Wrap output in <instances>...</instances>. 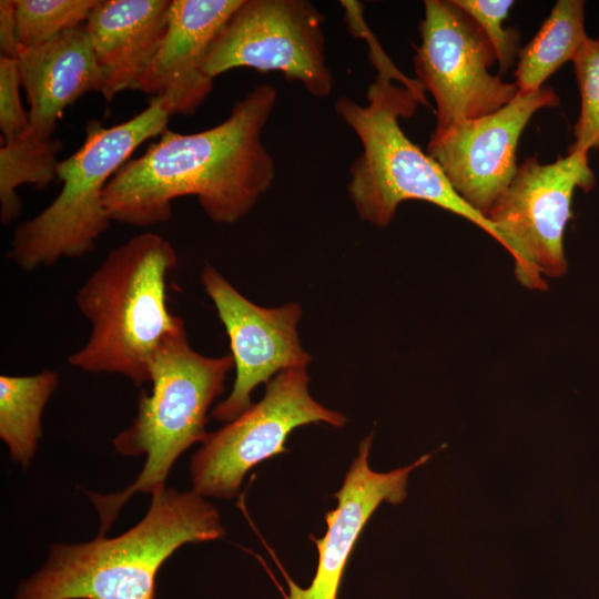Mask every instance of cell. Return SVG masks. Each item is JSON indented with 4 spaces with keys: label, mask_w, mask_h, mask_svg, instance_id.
I'll return each mask as SVG.
<instances>
[{
    "label": "cell",
    "mask_w": 599,
    "mask_h": 599,
    "mask_svg": "<svg viewBox=\"0 0 599 599\" xmlns=\"http://www.w3.org/2000/svg\"><path fill=\"white\" fill-rule=\"evenodd\" d=\"M61 149L58 140H41L31 129L27 135L0 148V221L10 224L21 212L22 202L16 190L22 184L43 189L57 176Z\"/></svg>",
    "instance_id": "19"
},
{
    "label": "cell",
    "mask_w": 599,
    "mask_h": 599,
    "mask_svg": "<svg viewBox=\"0 0 599 599\" xmlns=\"http://www.w3.org/2000/svg\"><path fill=\"white\" fill-rule=\"evenodd\" d=\"M595 175L586 153L568 152L541 164L528 158L487 214L497 240L512 256L518 281L529 290H546L545 277L567 271L564 232L571 217L576 187L589 192Z\"/></svg>",
    "instance_id": "7"
},
{
    "label": "cell",
    "mask_w": 599,
    "mask_h": 599,
    "mask_svg": "<svg viewBox=\"0 0 599 599\" xmlns=\"http://www.w3.org/2000/svg\"><path fill=\"white\" fill-rule=\"evenodd\" d=\"M169 0H99L85 21L102 75L101 94L111 101L139 90L166 31Z\"/></svg>",
    "instance_id": "16"
},
{
    "label": "cell",
    "mask_w": 599,
    "mask_h": 599,
    "mask_svg": "<svg viewBox=\"0 0 599 599\" xmlns=\"http://www.w3.org/2000/svg\"><path fill=\"white\" fill-rule=\"evenodd\" d=\"M324 17L305 0H243L222 27L205 55L210 78L234 68L280 71L314 97L333 88L326 62Z\"/></svg>",
    "instance_id": "9"
},
{
    "label": "cell",
    "mask_w": 599,
    "mask_h": 599,
    "mask_svg": "<svg viewBox=\"0 0 599 599\" xmlns=\"http://www.w3.org/2000/svg\"><path fill=\"white\" fill-rule=\"evenodd\" d=\"M581 106L573 128L575 143L568 152L588 154L599 146V38L589 37L572 59Z\"/></svg>",
    "instance_id": "21"
},
{
    "label": "cell",
    "mask_w": 599,
    "mask_h": 599,
    "mask_svg": "<svg viewBox=\"0 0 599 599\" xmlns=\"http://www.w3.org/2000/svg\"><path fill=\"white\" fill-rule=\"evenodd\" d=\"M372 438L359 443L358 455L335 494L337 506L325 515L324 537L313 539L318 564L311 585L301 588L285 575L290 588L285 599H337L347 560L364 526L383 501L399 504L406 498L410 471L430 457L425 455L407 467L377 473L368 465Z\"/></svg>",
    "instance_id": "13"
},
{
    "label": "cell",
    "mask_w": 599,
    "mask_h": 599,
    "mask_svg": "<svg viewBox=\"0 0 599 599\" xmlns=\"http://www.w3.org/2000/svg\"><path fill=\"white\" fill-rule=\"evenodd\" d=\"M171 115L165 102L153 97L143 111L120 124L105 128L91 121L82 145L58 163L60 194L17 226L8 257L32 272L91 252L111 222L102 201L105 185L139 145L167 129Z\"/></svg>",
    "instance_id": "6"
},
{
    "label": "cell",
    "mask_w": 599,
    "mask_h": 599,
    "mask_svg": "<svg viewBox=\"0 0 599 599\" xmlns=\"http://www.w3.org/2000/svg\"><path fill=\"white\" fill-rule=\"evenodd\" d=\"M201 284L212 300L230 338L236 369L232 390L212 412L220 422H232L251 407V393L288 368L311 363L297 333L302 308L296 303L267 308L244 297L211 264L201 272Z\"/></svg>",
    "instance_id": "12"
},
{
    "label": "cell",
    "mask_w": 599,
    "mask_h": 599,
    "mask_svg": "<svg viewBox=\"0 0 599 599\" xmlns=\"http://www.w3.org/2000/svg\"><path fill=\"white\" fill-rule=\"evenodd\" d=\"M20 44L14 18V0L0 1L1 57L17 59Z\"/></svg>",
    "instance_id": "24"
},
{
    "label": "cell",
    "mask_w": 599,
    "mask_h": 599,
    "mask_svg": "<svg viewBox=\"0 0 599 599\" xmlns=\"http://www.w3.org/2000/svg\"><path fill=\"white\" fill-rule=\"evenodd\" d=\"M550 87L518 94L499 110L434 131L427 154L445 173L455 192L474 210L487 214L515 177L516 150L530 118L559 105Z\"/></svg>",
    "instance_id": "11"
},
{
    "label": "cell",
    "mask_w": 599,
    "mask_h": 599,
    "mask_svg": "<svg viewBox=\"0 0 599 599\" xmlns=\"http://www.w3.org/2000/svg\"><path fill=\"white\" fill-rule=\"evenodd\" d=\"M306 368H288L266 383L264 397L219 430L207 435L191 460L193 491L229 499L258 463L286 451L296 427L326 423L342 427L346 417L316 402L308 390Z\"/></svg>",
    "instance_id": "8"
},
{
    "label": "cell",
    "mask_w": 599,
    "mask_h": 599,
    "mask_svg": "<svg viewBox=\"0 0 599 599\" xmlns=\"http://www.w3.org/2000/svg\"><path fill=\"white\" fill-rule=\"evenodd\" d=\"M588 38L585 30V1L559 0L537 34L518 53L516 85L522 94L542 83L573 57Z\"/></svg>",
    "instance_id": "17"
},
{
    "label": "cell",
    "mask_w": 599,
    "mask_h": 599,
    "mask_svg": "<svg viewBox=\"0 0 599 599\" xmlns=\"http://www.w3.org/2000/svg\"><path fill=\"white\" fill-rule=\"evenodd\" d=\"M243 0H173L166 31L139 90L161 98L172 114H193L213 89L202 65L209 48Z\"/></svg>",
    "instance_id": "14"
},
{
    "label": "cell",
    "mask_w": 599,
    "mask_h": 599,
    "mask_svg": "<svg viewBox=\"0 0 599 599\" xmlns=\"http://www.w3.org/2000/svg\"><path fill=\"white\" fill-rule=\"evenodd\" d=\"M234 367L231 354L209 357L194 351L186 332L166 339L150 366V394L141 395L130 427L113 439L115 450L125 456L145 455L135 480L111 495L88 493L104 535L123 505L135 493L154 494L165 488L166 477L181 454L203 443L207 410L224 392V382Z\"/></svg>",
    "instance_id": "5"
},
{
    "label": "cell",
    "mask_w": 599,
    "mask_h": 599,
    "mask_svg": "<svg viewBox=\"0 0 599 599\" xmlns=\"http://www.w3.org/2000/svg\"><path fill=\"white\" fill-rule=\"evenodd\" d=\"M424 7L414 69L415 80L436 101L435 130L508 104L518 94V87L488 72L496 54L478 24L453 0H426Z\"/></svg>",
    "instance_id": "10"
},
{
    "label": "cell",
    "mask_w": 599,
    "mask_h": 599,
    "mask_svg": "<svg viewBox=\"0 0 599 599\" xmlns=\"http://www.w3.org/2000/svg\"><path fill=\"white\" fill-rule=\"evenodd\" d=\"M481 29L494 48L500 72H507L519 53L520 33L512 28H504L511 0H453Z\"/></svg>",
    "instance_id": "22"
},
{
    "label": "cell",
    "mask_w": 599,
    "mask_h": 599,
    "mask_svg": "<svg viewBox=\"0 0 599 599\" xmlns=\"http://www.w3.org/2000/svg\"><path fill=\"white\" fill-rule=\"evenodd\" d=\"M17 60L30 129L41 140H52L57 121L81 95L101 93V70L85 28L67 30L38 47H20Z\"/></svg>",
    "instance_id": "15"
},
{
    "label": "cell",
    "mask_w": 599,
    "mask_h": 599,
    "mask_svg": "<svg viewBox=\"0 0 599 599\" xmlns=\"http://www.w3.org/2000/svg\"><path fill=\"white\" fill-rule=\"evenodd\" d=\"M363 22L358 17L352 27L362 31L369 43L376 79L368 87L366 105L347 97L335 103L337 114L362 143V152L349 167L347 185L359 217L385 227L402 202L426 201L473 222L497 240L490 221L455 192L438 163L403 132L399 119L412 118L419 103L427 104L425 91L418 82L393 83L413 79L392 63Z\"/></svg>",
    "instance_id": "2"
},
{
    "label": "cell",
    "mask_w": 599,
    "mask_h": 599,
    "mask_svg": "<svg viewBox=\"0 0 599 599\" xmlns=\"http://www.w3.org/2000/svg\"><path fill=\"white\" fill-rule=\"evenodd\" d=\"M225 536L219 511L195 491L163 488L134 527L114 538L54 545L16 599H154L156 575L182 545Z\"/></svg>",
    "instance_id": "4"
},
{
    "label": "cell",
    "mask_w": 599,
    "mask_h": 599,
    "mask_svg": "<svg viewBox=\"0 0 599 599\" xmlns=\"http://www.w3.org/2000/svg\"><path fill=\"white\" fill-rule=\"evenodd\" d=\"M176 261L173 245L152 232L110 251L75 294L91 331L68 363L89 373L123 375L135 386L150 382L159 348L186 332L167 306L166 280Z\"/></svg>",
    "instance_id": "3"
},
{
    "label": "cell",
    "mask_w": 599,
    "mask_h": 599,
    "mask_svg": "<svg viewBox=\"0 0 599 599\" xmlns=\"http://www.w3.org/2000/svg\"><path fill=\"white\" fill-rule=\"evenodd\" d=\"M99 0H14L20 47L41 45L87 21Z\"/></svg>",
    "instance_id": "20"
},
{
    "label": "cell",
    "mask_w": 599,
    "mask_h": 599,
    "mask_svg": "<svg viewBox=\"0 0 599 599\" xmlns=\"http://www.w3.org/2000/svg\"><path fill=\"white\" fill-rule=\"evenodd\" d=\"M21 85L18 60L0 58V129L4 142L23 138L30 131L19 95Z\"/></svg>",
    "instance_id": "23"
},
{
    "label": "cell",
    "mask_w": 599,
    "mask_h": 599,
    "mask_svg": "<svg viewBox=\"0 0 599 599\" xmlns=\"http://www.w3.org/2000/svg\"><path fill=\"white\" fill-rule=\"evenodd\" d=\"M59 386L52 369L28 376H0V437L11 458L27 468L41 437V418Z\"/></svg>",
    "instance_id": "18"
},
{
    "label": "cell",
    "mask_w": 599,
    "mask_h": 599,
    "mask_svg": "<svg viewBox=\"0 0 599 599\" xmlns=\"http://www.w3.org/2000/svg\"><path fill=\"white\" fill-rule=\"evenodd\" d=\"M276 89L255 87L230 115L207 130L181 134L166 129L139 158L108 182L102 201L111 221L146 227L167 221L171 202L194 195L209 219L234 223L272 185L275 164L262 142Z\"/></svg>",
    "instance_id": "1"
}]
</instances>
